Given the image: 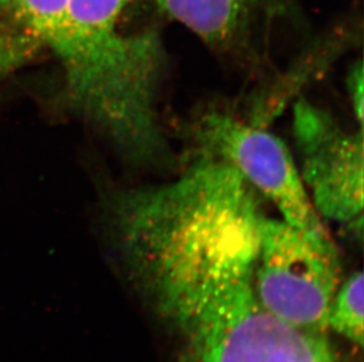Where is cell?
Instances as JSON below:
<instances>
[{"label": "cell", "instance_id": "5", "mask_svg": "<svg viewBox=\"0 0 364 362\" xmlns=\"http://www.w3.org/2000/svg\"><path fill=\"white\" fill-rule=\"evenodd\" d=\"M292 132L299 175L318 216L362 234L363 130L348 132L326 109L299 99Z\"/></svg>", "mask_w": 364, "mask_h": 362}, {"label": "cell", "instance_id": "6", "mask_svg": "<svg viewBox=\"0 0 364 362\" xmlns=\"http://www.w3.org/2000/svg\"><path fill=\"white\" fill-rule=\"evenodd\" d=\"M159 10L208 46L228 55L247 50L255 11L262 0H155Z\"/></svg>", "mask_w": 364, "mask_h": 362}, {"label": "cell", "instance_id": "10", "mask_svg": "<svg viewBox=\"0 0 364 362\" xmlns=\"http://www.w3.org/2000/svg\"><path fill=\"white\" fill-rule=\"evenodd\" d=\"M363 66H362V62H358V65H355L350 70V72L348 73L347 89L351 105H353L355 118L358 120L360 127L363 126Z\"/></svg>", "mask_w": 364, "mask_h": 362}, {"label": "cell", "instance_id": "7", "mask_svg": "<svg viewBox=\"0 0 364 362\" xmlns=\"http://www.w3.org/2000/svg\"><path fill=\"white\" fill-rule=\"evenodd\" d=\"M363 273L351 274L340 285L328 314V329L362 347L363 345Z\"/></svg>", "mask_w": 364, "mask_h": 362}, {"label": "cell", "instance_id": "4", "mask_svg": "<svg viewBox=\"0 0 364 362\" xmlns=\"http://www.w3.org/2000/svg\"><path fill=\"white\" fill-rule=\"evenodd\" d=\"M197 158L222 161L272 202L290 225L326 231L303 184L295 159L283 141L257 124L209 111L191 128Z\"/></svg>", "mask_w": 364, "mask_h": 362}, {"label": "cell", "instance_id": "2", "mask_svg": "<svg viewBox=\"0 0 364 362\" xmlns=\"http://www.w3.org/2000/svg\"><path fill=\"white\" fill-rule=\"evenodd\" d=\"M137 0H70L65 30L48 45L66 87L85 99L121 98L154 82L164 48L151 28L124 32L122 19Z\"/></svg>", "mask_w": 364, "mask_h": 362}, {"label": "cell", "instance_id": "1", "mask_svg": "<svg viewBox=\"0 0 364 362\" xmlns=\"http://www.w3.org/2000/svg\"><path fill=\"white\" fill-rule=\"evenodd\" d=\"M111 233L132 284L186 362H337L326 334L287 325L255 286L264 211L222 161L111 199Z\"/></svg>", "mask_w": 364, "mask_h": 362}, {"label": "cell", "instance_id": "9", "mask_svg": "<svg viewBox=\"0 0 364 362\" xmlns=\"http://www.w3.org/2000/svg\"><path fill=\"white\" fill-rule=\"evenodd\" d=\"M41 40L17 19L0 23V80L38 55Z\"/></svg>", "mask_w": 364, "mask_h": 362}, {"label": "cell", "instance_id": "11", "mask_svg": "<svg viewBox=\"0 0 364 362\" xmlns=\"http://www.w3.org/2000/svg\"><path fill=\"white\" fill-rule=\"evenodd\" d=\"M16 0H0V9H5V7H11L14 9Z\"/></svg>", "mask_w": 364, "mask_h": 362}, {"label": "cell", "instance_id": "3", "mask_svg": "<svg viewBox=\"0 0 364 362\" xmlns=\"http://www.w3.org/2000/svg\"><path fill=\"white\" fill-rule=\"evenodd\" d=\"M340 285V258L326 231L301 229L265 216L255 286L269 313L301 331L324 334Z\"/></svg>", "mask_w": 364, "mask_h": 362}, {"label": "cell", "instance_id": "8", "mask_svg": "<svg viewBox=\"0 0 364 362\" xmlns=\"http://www.w3.org/2000/svg\"><path fill=\"white\" fill-rule=\"evenodd\" d=\"M70 0H16L14 18L48 46L65 30Z\"/></svg>", "mask_w": 364, "mask_h": 362}]
</instances>
